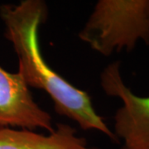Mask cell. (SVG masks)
I'll use <instances>...</instances> for the list:
<instances>
[{"mask_svg":"<svg viewBox=\"0 0 149 149\" xmlns=\"http://www.w3.org/2000/svg\"><path fill=\"white\" fill-rule=\"evenodd\" d=\"M100 85L107 95L123 102L114 115V134L123 140V149H149V96L137 95L125 85L118 61L102 71Z\"/></svg>","mask_w":149,"mask_h":149,"instance_id":"3957f363","label":"cell"},{"mask_svg":"<svg viewBox=\"0 0 149 149\" xmlns=\"http://www.w3.org/2000/svg\"><path fill=\"white\" fill-rule=\"evenodd\" d=\"M0 149H98L88 146L85 139L69 124L58 123L47 135L9 127L0 128Z\"/></svg>","mask_w":149,"mask_h":149,"instance_id":"5b68a950","label":"cell"},{"mask_svg":"<svg viewBox=\"0 0 149 149\" xmlns=\"http://www.w3.org/2000/svg\"><path fill=\"white\" fill-rule=\"evenodd\" d=\"M0 17L5 26V37L17 56V73L27 86L46 92L56 112L76 123L83 130L99 131L118 142L114 133L96 113L89 94L56 73L43 57L38 33L47 17V4L41 0L3 4Z\"/></svg>","mask_w":149,"mask_h":149,"instance_id":"6da1fadb","label":"cell"},{"mask_svg":"<svg viewBox=\"0 0 149 149\" xmlns=\"http://www.w3.org/2000/svg\"><path fill=\"white\" fill-rule=\"evenodd\" d=\"M45 129L52 133L50 113L33 100L30 88L19 73L0 66V128Z\"/></svg>","mask_w":149,"mask_h":149,"instance_id":"277c9868","label":"cell"},{"mask_svg":"<svg viewBox=\"0 0 149 149\" xmlns=\"http://www.w3.org/2000/svg\"><path fill=\"white\" fill-rule=\"evenodd\" d=\"M79 38L106 56L139 41L149 45V0L98 1Z\"/></svg>","mask_w":149,"mask_h":149,"instance_id":"7a4b0ae2","label":"cell"}]
</instances>
